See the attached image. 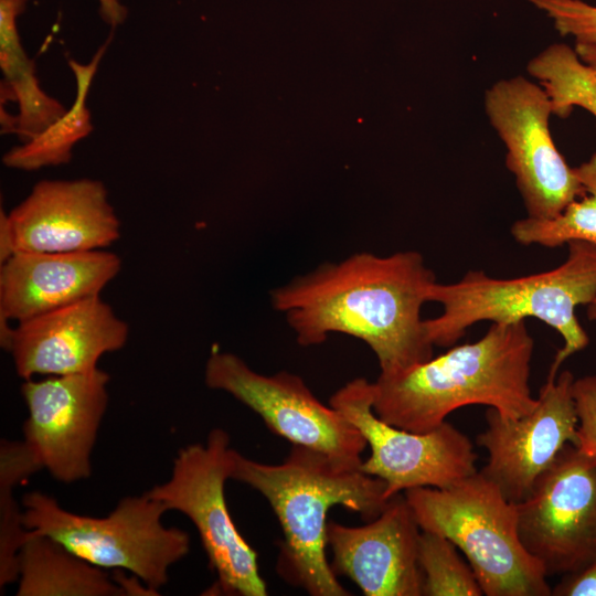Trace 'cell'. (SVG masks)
I'll return each mask as SVG.
<instances>
[{"instance_id":"9","label":"cell","mask_w":596,"mask_h":596,"mask_svg":"<svg viewBox=\"0 0 596 596\" xmlns=\"http://www.w3.org/2000/svg\"><path fill=\"white\" fill-rule=\"evenodd\" d=\"M207 387L224 391L258 414L266 426L292 445L320 451L360 469L366 441L330 404H322L302 379L280 371L257 373L240 356L214 350L204 371Z\"/></svg>"},{"instance_id":"3","label":"cell","mask_w":596,"mask_h":596,"mask_svg":"<svg viewBox=\"0 0 596 596\" xmlns=\"http://www.w3.org/2000/svg\"><path fill=\"white\" fill-rule=\"evenodd\" d=\"M534 342L524 320L493 323L470 343L373 382V411L384 422L426 433L451 412L486 405L504 418H519L536 404L530 387Z\"/></svg>"},{"instance_id":"23","label":"cell","mask_w":596,"mask_h":596,"mask_svg":"<svg viewBox=\"0 0 596 596\" xmlns=\"http://www.w3.org/2000/svg\"><path fill=\"white\" fill-rule=\"evenodd\" d=\"M586 194L553 219L525 217L511 226L513 238L522 245L558 247L572 241L596 245V153L577 167Z\"/></svg>"},{"instance_id":"10","label":"cell","mask_w":596,"mask_h":596,"mask_svg":"<svg viewBox=\"0 0 596 596\" xmlns=\"http://www.w3.org/2000/svg\"><path fill=\"white\" fill-rule=\"evenodd\" d=\"M485 108L505 145V163L530 217H556L586 194L577 168L567 164L552 139L551 104L540 85L523 76L501 79L487 89Z\"/></svg>"},{"instance_id":"7","label":"cell","mask_w":596,"mask_h":596,"mask_svg":"<svg viewBox=\"0 0 596 596\" xmlns=\"http://www.w3.org/2000/svg\"><path fill=\"white\" fill-rule=\"evenodd\" d=\"M232 450L228 434L212 429L205 443L179 449L170 478L148 493L168 511L187 515L196 528L209 566L216 575L207 595L266 596L257 553L227 509L225 482L231 479Z\"/></svg>"},{"instance_id":"28","label":"cell","mask_w":596,"mask_h":596,"mask_svg":"<svg viewBox=\"0 0 596 596\" xmlns=\"http://www.w3.org/2000/svg\"><path fill=\"white\" fill-rule=\"evenodd\" d=\"M99 12L103 19L116 26L123 23L127 17V9L119 2V0H98Z\"/></svg>"},{"instance_id":"8","label":"cell","mask_w":596,"mask_h":596,"mask_svg":"<svg viewBox=\"0 0 596 596\" xmlns=\"http://www.w3.org/2000/svg\"><path fill=\"white\" fill-rule=\"evenodd\" d=\"M373 400V382L356 377L329 404L364 437L371 455L360 470L384 481L387 499L413 488H450L478 471L470 439L451 424L445 421L426 433L398 428L374 413Z\"/></svg>"},{"instance_id":"16","label":"cell","mask_w":596,"mask_h":596,"mask_svg":"<svg viewBox=\"0 0 596 596\" xmlns=\"http://www.w3.org/2000/svg\"><path fill=\"white\" fill-rule=\"evenodd\" d=\"M422 529L404 494L361 526L327 524L334 574L350 578L365 596H422L418 563Z\"/></svg>"},{"instance_id":"15","label":"cell","mask_w":596,"mask_h":596,"mask_svg":"<svg viewBox=\"0 0 596 596\" xmlns=\"http://www.w3.org/2000/svg\"><path fill=\"white\" fill-rule=\"evenodd\" d=\"M129 326L100 296L83 299L13 327L7 352L22 380L97 369L99 359L123 349Z\"/></svg>"},{"instance_id":"30","label":"cell","mask_w":596,"mask_h":596,"mask_svg":"<svg viewBox=\"0 0 596 596\" xmlns=\"http://www.w3.org/2000/svg\"><path fill=\"white\" fill-rule=\"evenodd\" d=\"M587 306V318L589 320H596V299Z\"/></svg>"},{"instance_id":"14","label":"cell","mask_w":596,"mask_h":596,"mask_svg":"<svg viewBox=\"0 0 596 596\" xmlns=\"http://www.w3.org/2000/svg\"><path fill=\"white\" fill-rule=\"evenodd\" d=\"M3 215L14 254L96 251L120 237V221L97 180L40 181Z\"/></svg>"},{"instance_id":"11","label":"cell","mask_w":596,"mask_h":596,"mask_svg":"<svg viewBox=\"0 0 596 596\" xmlns=\"http://www.w3.org/2000/svg\"><path fill=\"white\" fill-rule=\"evenodd\" d=\"M517 513L519 538L547 577L589 565L596 560V457L565 445Z\"/></svg>"},{"instance_id":"18","label":"cell","mask_w":596,"mask_h":596,"mask_svg":"<svg viewBox=\"0 0 596 596\" xmlns=\"http://www.w3.org/2000/svg\"><path fill=\"white\" fill-rule=\"evenodd\" d=\"M17 583V596H125L104 568L32 531L18 553Z\"/></svg>"},{"instance_id":"13","label":"cell","mask_w":596,"mask_h":596,"mask_svg":"<svg viewBox=\"0 0 596 596\" xmlns=\"http://www.w3.org/2000/svg\"><path fill=\"white\" fill-rule=\"evenodd\" d=\"M574 380L570 371L547 376L535 408L522 417L504 418L492 407L487 411V428L477 436L489 455L480 472L508 500L525 499L564 446L578 445Z\"/></svg>"},{"instance_id":"4","label":"cell","mask_w":596,"mask_h":596,"mask_svg":"<svg viewBox=\"0 0 596 596\" xmlns=\"http://www.w3.org/2000/svg\"><path fill=\"white\" fill-rule=\"evenodd\" d=\"M567 244V259L547 272L501 279L469 270L457 283L435 281L428 289V301L439 302L443 312L424 322L432 343L451 347L469 327L483 320L511 323L538 318L564 341L547 375L556 377L562 363L589 342L576 308L596 299V245L584 241Z\"/></svg>"},{"instance_id":"25","label":"cell","mask_w":596,"mask_h":596,"mask_svg":"<svg viewBox=\"0 0 596 596\" xmlns=\"http://www.w3.org/2000/svg\"><path fill=\"white\" fill-rule=\"evenodd\" d=\"M542 10L563 36L596 45V6L583 0H526Z\"/></svg>"},{"instance_id":"1","label":"cell","mask_w":596,"mask_h":596,"mask_svg":"<svg viewBox=\"0 0 596 596\" xmlns=\"http://www.w3.org/2000/svg\"><path fill=\"white\" fill-rule=\"evenodd\" d=\"M435 281L417 252L356 253L273 289L270 300L300 345L344 333L371 348L380 373H393L433 358L421 311Z\"/></svg>"},{"instance_id":"19","label":"cell","mask_w":596,"mask_h":596,"mask_svg":"<svg viewBox=\"0 0 596 596\" xmlns=\"http://www.w3.org/2000/svg\"><path fill=\"white\" fill-rule=\"evenodd\" d=\"M28 0H0V65L20 107L19 131L32 139L66 111L39 86L32 61L22 49L17 17Z\"/></svg>"},{"instance_id":"5","label":"cell","mask_w":596,"mask_h":596,"mask_svg":"<svg viewBox=\"0 0 596 596\" xmlns=\"http://www.w3.org/2000/svg\"><path fill=\"white\" fill-rule=\"evenodd\" d=\"M423 531L450 540L487 596H551L541 563L518 533L517 503L480 471L457 485L404 491Z\"/></svg>"},{"instance_id":"17","label":"cell","mask_w":596,"mask_h":596,"mask_svg":"<svg viewBox=\"0 0 596 596\" xmlns=\"http://www.w3.org/2000/svg\"><path fill=\"white\" fill-rule=\"evenodd\" d=\"M120 269V257L103 249L18 252L0 267V317L22 322L100 296Z\"/></svg>"},{"instance_id":"6","label":"cell","mask_w":596,"mask_h":596,"mask_svg":"<svg viewBox=\"0 0 596 596\" xmlns=\"http://www.w3.org/2000/svg\"><path fill=\"white\" fill-rule=\"evenodd\" d=\"M21 505L28 531L51 536L95 566L128 572L156 594L190 552L189 534L163 525L168 510L148 491L124 497L103 518L65 510L42 491L26 492Z\"/></svg>"},{"instance_id":"12","label":"cell","mask_w":596,"mask_h":596,"mask_svg":"<svg viewBox=\"0 0 596 596\" xmlns=\"http://www.w3.org/2000/svg\"><path fill=\"white\" fill-rule=\"evenodd\" d=\"M109 380L108 373L97 368L21 384L28 408L23 440L55 480L73 483L91 476V457L109 400Z\"/></svg>"},{"instance_id":"26","label":"cell","mask_w":596,"mask_h":596,"mask_svg":"<svg viewBox=\"0 0 596 596\" xmlns=\"http://www.w3.org/2000/svg\"><path fill=\"white\" fill-rule=\"evenodd\" d=\"M572 393L578 417L577 447L596 457V375L574 380Z\"/></svg>"},{"instance_id":"24","label":"cell","mask_w":596,"mask_h":596,"mask_svg":"<svg viewBox=\"0 0 596 596\" xmlns=\"http://www.w3.org/2000/svg\"><path fill=\"white\" fill-rule=\"evenodd\" d=\"M423 596H480L483 592L469 564L447 538L423 531L418 541Z\"/></svg>"},{"instance_id":"27","label":"cell","mask_w":596,"mask_h":596,"mask_svg":"<svg viewBox=\"0 0 596 596\" xmlns=\"http://www.w3.org/2000/svg\"><path fill=\"white\" fill-rule=\"evenodd\" d=\"M553 596H596V560L578 572L563 575Z\"/></svg>"},{"instance_id":"22","label":"cell","mask_w":596,"mask_h":596,"mask_svg":"<svg viewBox=\"0 0 596 596\" xmlns=\"http://www.w3.org/2000/svg\"><path fill=\"white\" fill-rule=\"evenodd\" d=\"M528 72L540 82L552 114L566 118L574 107H582L596 118V71L575 49L552 44L529 62Z\"/></svg>"},{"instance_id":"2","label":"cell","mask_w":596,"mask_h":596,"mask_svg":"<svg viewBox=\"0 0 596 596\" xmlns=\"http://www.w3.org/2000/svg\"><path fill=\"white\" fill-rule=\"evenodd\" d=\"M231 479L262 493L276 514L284 535L276 570L285 582L311 596L350 595L327 558V515L342 505L373 520L390 500L384 481L299 445L278 465L233 449Z\"/></svg>"},{"instance_id":"21","label":"cell","mask_w":596,"mask_h":596,"mask_svg":"<svg viewBox=\"0 0 596 596\" xmlns=\"http://www.w3.org/2000/svg\"><path fill=\"white\" fill-rule=\"evenodd\" d=\"M42 467L24 440L0 441V590L18 581V553L28 530L14 489Z\"/></svg>"},{"instance_id":"20","label":"cell","mask_w":596,"mask_h":596,"mask_svg":"<svg viewBox=\"0 0 596 596\" xmlns=\"http://www.w3.org/2000/svg\"><path fill=\"white\" fill-rule=\"evenodd\" d=\"M102 47L88 65L70 61L77 79V97L73 107L58 120L24 146L17 147L3 157L6 166L21 170H36L46 166L67 163L73 145L92 130L85 97L96 65L104 53Z\"/></svg>"},{"instance_id":"29","label":"cell","mask_w":596,"mask_h":596,"mask_svg":"<svg viewBox=\"0 0 596 596\" xmlns=\"http://www.w3.org/2000/svg\"><path fill=\"white\" fill-rule=\"evenodd\" d=\"M574 49L579 58L596 71V45L576 43Z\"/></svg>"}]
</instances>
